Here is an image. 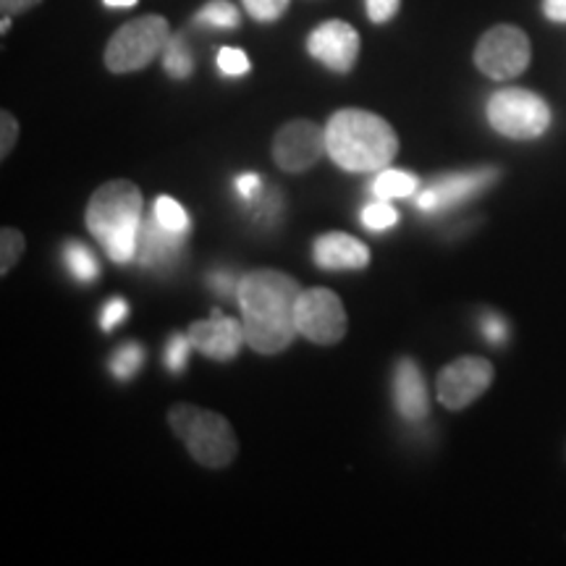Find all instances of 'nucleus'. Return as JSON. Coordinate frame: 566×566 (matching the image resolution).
I'll use <instances>...</instances> for the list:
<instances>
[{
	"label": "nucleus",
	"instance_id": "30",
	"mask_svg": "<svg viewBox=\"0 0 566 566\" xmlns=\"http://www.w3.org/2000/svg\"><path fill=\"white\" fill-rule=\"evenodd\" d=\"M480 331H483L485 338L491 344H504L506 342V323L501 321L499 315L488 313L480 317Z\"/></svg>",
	"mask_w": 566,
	"mask_h": 566
},
{
	"label": "nucleus",
	"instance_id": "34",
	"mask_svg": "<svg viewBox=\"0 0 566 566\" xmlns=\"http://www.w3.org/2000/svg\"><path fill=\"white\" fill-rule=\"evenodd\" d=\"M543 11L551 21H566V0H543Z\"/></svg>",
	"mask_w": 566,
	"mask_h": 566
},
{
	"label": "nucleus",
	"instance_id": "18",
	"mask_svg": "<svg viewBox=\"0 0 566 566\" xmlns=\"http://www.w3.org/2000/svg\"><path fill=\"white\" fill-rule=\"evenodd\" d=\"M163 69H166V74L171 80H187V76H192L195 59L184 34H171L166 51H163Z\"/></svg>",
	"mask_w": 566,
	"mask_h": 566
},
{
	"label": "nucleus",
	"instance_id": "32",
	"mask_svg": "<svg viewBox=\"0 0 566 566\" xmlns=\"http://www.w3.org/2000/svg\"><path fill=\"white\" fill-rule=\"evenodd\" d=\"M237 192L242 200L254 202L260 195H263V179L258 174H244L237 179Z\"/></svg>",
	"mask_w": 566,
	"mask_h": 566
},
{
	"label": "nucleus",
	"instance_id": "23",
	"mask_svg": "<svg viewBox=\"0 0 566 566\" xmlns=\"http://www.w3.org/2000/svg\"><path fill=\"white\" fill-rule=\"evenodd\" d=\"M24 247V237L17 229H3V233H0V273L6 275L19 263Z\"/></svg>",
	"mask_w": 566,
	"mask_h": 566
},
{
	"label": "nucleus",
	"instance_id": "11",
	"mask_svg": "<svg viewBox=\"0 0 566 566\" xmlns=\"http://www.w3.org/2000/svg\"><path fill=\"white\" fill-rule=\"evenodd\" d=\"M307 51L325 69L336 71V74H346L357 63L359 34L346 21H325V24L315 27L313 34H310Z\"/></svg>",
	"mask_w": 566,
	"mask_h": 566
},
{
	"label": "nucleus",
	"instance_id": "33",
	"mask_svg": "<svg viewBox=\"0 0 566 566\" xmlns=\"http://www.w3.org/2000/svg\"><path fill=\"white\" fill-rule=\"evenodd\" d=\"M38 3H42V0H0V9H3L6 17H17V13L34 9Z\"/></svg>",
	"mask_w": 566,
	"mask_h": 566
},
{
	"label": "nucleus",
	"instance_id": "8",
	"mask_svg": "<svg viewBox=\"0 0 566 566\" xmlns=\"http://www.w3.org/2000/svg\"><path fill=\"white\" fill-rule=\"evenodd\" d=\"M296 328L313 344H338L346 334V310L328 289H304L296 302Z\"/></svg>",
	"mask_w": 566,
	"mask_h": 566
},
{
	"label": "nucleus",
	"instance_id": "3",
	"mask_svg": "<svg viewBox=\"0 0 566 566\" xmlns=\"http://www.w3.org/2000/svg\"><path fill=\"white\" fill-rule=\"evenodd\" d=\"M87 229L113 263H132L137 258L142 231V192L137 184L126 179L103 184L87 205Z\"/></svg>",
	"mask_w": 566,
	"mask_h": 566
},
{
	"label": "nucleus",
	"instance_id": "4",
	"mask_svg": "<svg viewBox=\"0 0 566 566\" xmlns=\"http://www.w3.org/2000/svg\"><path fill=\"white\" fill-rule=\"evenodd\" d=\"M168 422L176 438H181L189 454L200 464L218 470V467L231 464V459L237 457L239 443L226 417L192 405H176L168 415Z\"/></svg>",
	"mask_w": 566,
	"mask_h": 566
},
{
	"label": "nucleus",
	"instance_id": "15",
	"mask_svg": "<svg viewBox=\"0 0 566 566\" xmlns=\"http://www.w3.org/2000/svg\"><path fill=\"white\" fill-rule=\"evenodd\" d=\"M394 401L399 415L409 422H420L430 412L428 386L412 359H401L394 370Z\"/></svg>",
	"mask_w": 566,
	"mask_h": 566
},
{
	"label": "nucleus",
	"instance_id": "35",
	"mask_svg": "<svg viewBox=\"0 0 566 566\" xmlns=\"http://www.w3.org/2000/svg\"><path fill=\"white\" fill-rule=\"evenodd\" d=\"M210 283H212V289H216V292H221V294H229L233 289L229 273H212Z\"/></svg>",
	"mask_w": 566,
	"mask_h": 566
},
{
	"label": "nucleus",
	"instance_id": "26",
	"mask_svg": "<svg viewBox=\"0 0 566 566\" xmlns=\"http://www.w3.org/2000/svg\"><path fill=\"white\" fill-rule=\"evenodd\" d=\"M195 346L189 342V336H171L166 346V365L171 373H181L187 367V357Z\"/></svg>",
	"mask_w": 566,
	"mask_h": 566
},
{
	"label": "nucleus",
	"instance_id": "5",
	"mask_svg": "<svg viewBox=\"0 0 566 566\" xmlns=\"http://www.w3.org/2000/svg\"><path fill=\"white\" fill-rule=\"evenodd\" d=\"M171 40V24L163 17L147 13L124 24L105 48V66L111 74H132L163 55Z\"/></svg>",
	"mask_w": 566,
	"mask_h": 566
},
{
	"label": "nucleus",
	"instance_id": "36",
	"mask_svg": "<svg viewBox=\"0 0 566 566\" xmlns=\"http://www.w3.org/2000/svg\"><path fill=\"white\" fill-rule=\"evenodd\" d=\"M108 9H132V6H137V0H103Z\"/></svg>",
	"mask_w": 566,
	"mask_h": 566
},
{
	"label": "nucleus",
	"instance_id": "13",
	"mask_svg": "<svg viewBox=\"0 0 566 566\" xmlns=\"http://www.w3.org/2000/svg\"><path fill=\"white\" fill-rule=\"evenodd\" d=\"M495 179V171L483 168V171H470V174H454L443 176L430 184L424 192L417 197V208L424 212H441L454 208V205L470 200L472 195H478L480 189L488 187Z\"/></svg>",
	"mask_w": 566,
	"mask_h": 566
},
{
	"label": "nucleus",
	"instance_id": "29",
	"mask_svg": "<svg viewBox=\"0 0 566 566\" xmlns=\"http://www.w3.org/2000/svg\"><path fill=\"white\" fill-rule=\"evenodd\" d=\"M126 315H129V304H126L124 300H111L108 304H105L103 313H101L103 331H113L118 323L124 321Z\"/></svg>",
	"mask_w": 566,
	"mask_h": 566
},
{
	"label": "nucleus",
	"instance_id": "17",
	"mask_svg": "<svg viewBox=\"0 0 566 566\" xmlns=\"http://www.w3.org/2000/svg\"><path fill=\"white\" fill-rule=\"evenodd\" d=\"M417 176L407 171H394V168H386V171L378 174V179L373 181V195L378 200H396V197H409L417 192Z\"/></svg>",
	"mask_w": 566,
	"mask_h": 566
},
{
	"label": "nucleus",
	"instance_id": "22",
	"mask_svg": "<svg viewBox=\"0 0 566 566\" xmlns=\"http://www.w3.org/2000/svg\"><path fill=\"white\" fill-rule=\"evenodd\" d=\"M142 359H145V352H142L139 344H124L122 349L111 357V373L116 375L118 380H129L139 373Z\"/></svg>",
	"mask_w": 566,
	"mask_h": 566
},
{
	"label": "nucleus",
	"instance_id": "7",
	"mask_svg": "<svg viewBox=\"0 0 566 566\" xmlns=\"http://www.w3.org/2000/svg\"><path fill=\"white\" fill-rule=\"evenodd\" d=\"M530 55H533L530 38L512 24L491 27L475 48L478 69L495 82L520 76L530 66Z\"/></svg>",
	"mask_w": 566,
	"mask_h": 566
},
{
	"label": "nucleus",
	"instance_id": "6",
	"mask_svg": "<svg viewBox=\"0 0 566 566\" xmlns=\"http://www.w3.org/2000/svg\"><path fill=\"white\" fill-rule=\"evenodd\" d=\"M488 122L504 137L533 139L551 126V108L530 90H501L488 101Z\"/></svg>",
	"mask_w": 566,
	"mask_h": 566
},
{
	"label": "nucleus",
	"instance_id": "2",
	"mask_svg": "<svg viewBox=\"0 0 566 566\" xmlns=\"http://www.w3.org/2000/svg\"><path fill=\"white\" fill-rule=\"evenodd\" d=\"M325 145L336 166L344 171L370 174L384 171L399 150V137L394 126L378 113L344 108L331 116L325 126Z\"/></svg>",
	"mask_w": 566,
	"mask_h": 566
},
{
	"label": "nucleus",
	"instance_id": "27",
	"mask_svg": "<svg viewBox=\"0 0 566 566\" xmlns=\"http://www.w3.org/2000/svg\"><path fill=\"white\" fill-rule=\"evenodd\" d=\"M218 69L226 76H244L250 71V59L239 48H221V53H218Z\"/></svg>",
	"mask_w": 566,
	"mask_h": 566
},
{
	"label": "nucleus",
	"instance_id": "20",
	"mask_svg": "<svg viewBox=\"0 0 566 566\" xmlns=\"http://www.w3.org/2000/svg\"><path fill=\"white\" fill-rule=\"evenodd\" d=\"M197 24L216 27V30H233L242 21V13L229 0H210L202 6V11L195 17Z\"/></svg>",
	"mask_w": 566,
	"mask_h": 566
},
{
	"label": "nucleus",
	"instance_id": "14",
	"mask_svg": "<svg viewBox=\"0 0 566 566\" xmlns=\"http://www.w3.org/2000/svg\"><path fill=\"white\" fill-rule=\"evenodd\" d=\"M184 237L187 233L168 231L166 226L158 221H145L139 231V247H137V263L142 268H150V271H166L179 263L181 250H184Z\"/></svg>",
	"mask_w": 566,
	"mask_h": 566
},
{
	"label": "nucleus",
	"instance_id": "16",
	"mask_svg": "<svg viewBox=\"0 0 566 566\" xmlns=\"http://www.w3.org/2000/svg\"><path fill=\"white\" fill-rule=\"evenodd\" d=\"M315 263L325 271H359L370 263V250L346 233H325L313 247Z\"/></svg>",
	"mask_w": 566,
	"mask_h": 566
},
{
	"label": "nucleus",
	"instance_id": "37",
	"mask_svg": "<svg viewBox=\"0 0 566 566\" xmlns=\"http://www.w3.org/2000/svg\"><path fill=\"white\" fill-rule=\"evenodd\" d=\"M0 30H3V32H9V30H11V17H6V19H3V24H0Z\"/></svg>",
	"mask_w": 566,
	"mask_h": 566
},
{
	"label": "nucleus",
	"instance_id": "12",
	"mask_svg": "<svg viewBox=\"0 0 566 566\" xmlns=\"http://www.w3.org/2000/svg\"><path fill=\"white\" fill-rule=\"evenodd\" d=\"M189 342L197 352H202L210 359H233L247 342L244 325L233 317L221 315V310L210 315V321H197L189 328Z\"/></svg>",
	"mask_w": 566,
	"mask_h": 566
},
{
	"label": "nucleus",
	"instance_id": "31",
	"mask_svg": "<svg viewBox=\"0 0 566 566\" xmlns=\"http://www.w3.org/2000/svg\"><path fill=\"white\" fill-rule=\"evenodd\" d=\"M0 129H3V139H0V155L6 158V155L13 150V145H17V134H19L17 118H13L9 111L0 113Z\"/></svg>",
	"mask_w": 566,
	"mask_h": 566
},
{
	"label": "nucleus",
	"instance_id": "24",
	"mask_svg": "<svg viewBox=\"0 0 566 566\" xmlns=\"http://www.w3.org/2000/svg\"><path fill=\"white\" fill-rule=\"evenodd\" d=\"M396 221H399V212H396L386 200H378V202L367 205V208L363 210V223L367 226V229H373V231L394 229Z\"/></svg>",
	"mask_w": 566,
	"mask_h": 566
},
{
	"label": "nucleus",
	"instance_id": "21",
	"mask_svg": "<svg viewBox=\"0 0 566 566\" xmlns=\"http://www.w3.org/2000/svg\"><path fill=\"white\" fill-rule=\"evenodd\" d=\"M153 218L160 226H166L168 231H176V233H187L189 231L187 210H184L181 205L174 200V197H158V200H155V205H153Z\"/></svg>",
	"mask_w": 566,
	"mask_h": 566
},
{
	"label": "nucleus",
	"instance_id": "28",
	"mask_svg": "<svg viewBox=\"0 0 566 566\" xmlns=\"http://www.w3.org/2000/svg\"><path fill=\"white\" fill-rule=\"evenodd\" d=\"M365 6L373 24H386V21H391L399 13L401 0H365Z\"/></svg>",
	"mask_w": 566,
	"mask_h": 566
},
{
	"label": "nucleus",
	"instance_id": "10",
	"mask_svg": "<svg viewBox=\"0 0 566 566\" xmlns=\"http://www.w3.org/2000/svg\"><path fill=\"white\" fill-rule=\"evenodd\" d=\"M493 384V365L483 357H462L438 375V399L449 409H464Z\"/></svg>",
	"mask_w": 566,
	"mask_h": 566
},
{
	"label": "nucleus",
	"instance_id": "1",
	"mask_svg": "<svg viewBox=\"0 0 566 566\" xmlns=\"http://www.w3.org/2000/svg\"><path fill=\"white\" fill-rule=\"evenodd\" d=\"M302 286L281 271H252L237 283L247 344L260 354L289 349L296 328V302Z\"/></svg>",
	"mask_w": 566,
	"mask_h": 566
},
{
	"label": "nucleus",
	"instance_id": "25",
	"mask_svg": "<svg viewBox=\"0 0 566 566\" xmlns=\"http://www.w3.org/2000/svg\"><path fill=\"white\" fill-rule=\"evenodd\" d=\"M254 21H279L289 11V0H242Z\"/></svg>",
	"mask_w": 566,
	"mask_h": 566
},
{
	"label": "nucleus",
	"instance_id": "19",
	"mask_svg": "<svg viewBox=\"0 0 566 566\" xmlns=\"http://www.w3.org/2000/svg\"><path fill=\"white\" fill-rule=\"evenodd\" d=\"M63 263H66L69 273L82 283L95 281L97 273H101V265H97L95 254H92L82 242H69L63 247Z\"/></svg>",
	"mask_w": 566,
	"mask_h": 566
},
{
	"label": "nucleus",
	"instance_id": "9",
	"mask_svg": "<svg viewBox=\"0 0 566 566\" xmlns=\"http://www.w3.org/2000/svg\"><path fill=\"white\" fill-rule=\"evenodd\" d=\"M323 153H328L325 129L313 122H302V118L281 126L273 139V158L279 163V168L289 174L307 171L310 166H315L323 158Z\"/></svg>",
	"mask_w": 566,
	"mask_h": 566
}]
</instances>
